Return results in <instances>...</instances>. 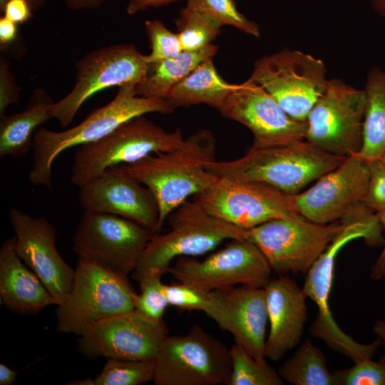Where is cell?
I'll return each instance as SVG.
<instances>
[{
	"label": "cell",
	"instance_id": "obj_15",
	"mask_svg": "<svg viewBox=\"0 0 385 385\" xmlns=\"http://www.w3.org/2000/svg\"><path fill=\"white\" fill-rule=\"evenodd\" d=\"M272 272L266 257L254 243L232 239L204 260L178 258L168 273L179 282L210 292L238 285L264 287Z\"/></svg>",
	"mask_w": 385,
	"mask_h": 385
},
{
	"label": "cell",
	"instance_id": "obj_2",
	"mask_svg": "<svg viewBox=\"0 0 385 385\" xmlns=\"http://www.w3.org/2000/svg\"><path fill=\"white\" fill-rule=\"evenodd\" d=\"M346 158L327 153L302 140L285 145L250 148L237 159L216 160L207 169L217 177L262 183L293 195L337 168Z\"/></svg>",
	"mask_w": 385,
	"mask_h": 385
},
{
	"label": "cell",
	"instance_id": "obj_4",
	"mask_svg": "<svg viewBox=\"0 0 385 385\" xmlns=\"http://www.w3.org/2000/svg\"><path fill=\"white\" fill-rule=\"evenodd\" d=\"M166 220L169 232L153 237L132 273L138 282L168 273L175 259L204 255L226 240L245 236V229L212 215L194 200L183 202Z\"/></svg>",
	"mask_w": 385,
	"mask_h": 385
},
{
	"label": "cell",
	"instance_id": "obj_48",
	"mask_svg": "<svg viewBox=\"0 0 385 385\" xmlns=\"http://www.w3.org/2000/svg\"><path fill=\"white\" fill-rule=\"evenodd\" d=\"M68 384L72 385H94V379H84L81 380L72 381L68 383Z\"/></svg>",
	"mask_w": 385,
	"mask_h": 385
},
{
	"label": "cell",
	"instance_id": "obj_33",
	"mask_svg": "<svg viewBox=\"0 0 385 385\" xmlns=\"http://www.w3.org/2000/svg\"><path fill=\"white\" fill-rule=\"evenodd\" d=\"M145 31L151 50L145 55L148 63L175 57L183 51L178 34L168 29L160 20L146 21Z\"/></svg>",
	"mask_w": 385,
	"mask_h": 385
},
{
	"label": "cell",
	"instance_id": "obj_49",
	"mask_svg": "<svg viewBox=\"0 0 385 385\" xmlns=\"http://www.w3.org/2000/svg\"><path fill=\"white\" fill-rule=\"evenodd\" d=\"M380 159L385 164V153L383 155V156Z\"/></svg>",
	"mask_w": 385,
	"mask_h": 385
},
{
	"label": "cell",
	"instance_id": "obj_25",
	"mask_svg": "<svg viewBox=\"0 0 385 385\" xmlns=\"http://www.w3.org/2000/svg\"><path fill=\"white\" fill-rule=\"evenodd\" d=\"M217 46L211 43L195 51H183L178 56L148 64L141 81L135 86L137 95L166 100L173 88L200 63L212 59Z\"/></svg>",
	"mask_w": 385,
	"mask_h": 385
},
{
	"label": "cell",
	"instance_id": "obj_10",
	"mask_svg": "<svg viewBox=\"0 0 385 385\" xmlns=\"http://www.w3.org/2000/svg\"><path fill=\"white\" fill-rule=\"evenodd\" d=\"M369 180L368 163L357 154L346 157L311 188L293 195L294 207L299 215L318 224L373 220L376 214L364 202Z\"/></svg>",
	"mask_w": 385,
	"mask_h": 385
},
{
	"label": "cell",
	"instance_id": "obj_22",
	"mask_svg": "<svg viewBox=\"0 0 385 385\" xmlns=\"http://www.w3.org/2000/svg\"><path fill=\"white\" fill-rule=\"evenodd\" d=\"M264 289L270 324L265 357L277 361L302 339L307 319V297L286 275L270 279Z\"/></svg>",
	"mask_w": 385,
	"mask_h": 385
},
{
	"label": "cell",
	"instance_id": "obj_19",
	"mask_svg": "<svg viewBox=\"0 0 385 385\" xmlns=\"http://www.w3.org/2000/svg\"><path fill=\"white\" fill-rule=\"evenodd\" d=\"M15 232L14 248L23 262L38 277L56 302L62 304L72 289L75 269L58 253L55 227L42 217L16 208L9 212Z\"/></svg>",
	"mask_w": 385,
	"mask_h": 385
},
{
	"label": "cell",
	"instance_id": "obj_39",
	"mask_svg": "<svg viewBox=\"0 0 385 385\" xmlns=\"http://www.w3.org/2000/svg\"><path fill=\"white\" fill-rule=\"evenodd\" d=\"M32 9L28 0H9L2 11L3 16L19 24L32 17Z\"/></svg>",
	"mask_w": 385,
	"mask_h": 385
},
{
	"label": "cell",
	"instance_id": "obj_1",
	"mask_svg": "<svg viewBox=\"0 0 385 385\" xmlns=\"http://www.w3.org/2000/svg\"><path fill=\"white\" fill-rule=\"evenodd\" d=\"M216 160L215 138L210 130L201 129L176 148L148 155L125 168L155 196L160 231L173 210L216 182L218 177L207 169Z\"/></svg>",
	"mask_w": 385,
	"mask_h": 385
},
{
	"label": "cell",
	"instance_id": "obj_41",
	"mask_svg": "<svg viewBox=\"0 0 385 385\" xmlns=\"http://www.w3.org/2000/svg\"><path fill=\"white\" fill-rule=\"evenodd\" d=\"M376 214L382 228L385 230V211L379 212ZM370 277L374 279L385 278V238L382 251L371 267Z\"/></svg>",
	"mask_w": 385,
	"mask_h": 385
},
{
	"label": "cell",
	"instance_id": "obj_35",
	"mask_svg": "<svg viewBox=\"0 0 385 385\" xmlns=\"http://www.w3.org/2000/svg\"><path fill=\"white\" fill-rule=\"evenodd\" d=\"M354 366L334 372L337 385H385V364L372 359L354 362Z\"/></svg>",
	"mask_w": 385,
	"mask_h": 385
},
{
	"label": "cell",
	"instance_id": "obj_20",
	"mask_svg": "<svg viewBox=\"0 0 385 385\" xmlns=\"http://www.w3.org/2000/svg\"><path fill=\"white\" fill-rule=\"evenodd\" d=\"M86 212L118 215L159 233V207L153 192L134 178L125 165L106 169L80 188L78 197Z\"/></svg>",
	"mask_w": 385,
	"mask_h": 385
},
{
	"label": "cell",
	"instance_id": "obj_27",
	"mask_svg": "<svg viewBox=\"0 0 385 385\" xmlns=\"http://www.w3.org/2000/svg\"><path fill=\"white\" fill-rule=\"evenodd\" d=\"M364 89L366 101L363 143L357 155L368 163L385 153V69L372 68Z\"/></svg>",
	"mask_w": 385,
	"mask_h": 385
},
{
	"label": "cell",
	"instance_id": "obj_21",
	"mask_svg": "<svg viewBox=\"0 0 385 385\" xmlns=\"http://www.w3.org/2000/svg\"><path fill=\"white\" fill-rule=\"evenodd\" d=\"M205 313L256 359L265 357L268 312L264 287L238 285L210 292Z\"/></svg>",
	"mask_w": 385,
	"mask_h": 385
},
{
	"label": "cell",
	"instance_id": "obj_45",
	"mask_svg": "<svg viewBox=\"0 0 385 385\" xmlns=\"http://www.w3.org/2000/svg\"><path fill=\"white\" fill-rule=\"evenodd\" d=\"M373 332L378 337L381 344L385 347V319L376 320L373 326ZM379 361L385 364V351L380 356Z\"/></svg>",
	"mask_w": 385,
	"mask_h": 385
},
{
	"label": "cell",
	"instance_id": "obj_11",
	"mask_svg": "<svg viewBox=\"0 0 385 385\" xmlns=\"http://www.w3.org/2000/svg\"><path fill=\"white\" fill-rule=\"evenodd\" d=\"M148 64L145 55L133 44H113L85 53L76 61L73 88L51 105L52 118L62 127H67L80 108L95 93L113 86H136Z\"/></svg>",
	"mask_w": 385,
	"mask_h": 385
},
{
	"label": "cell",
	"instance_id": "obj_47",
	"mask_svg": "<svg viewBox=\"0 0 385 385\" xmlns=\"http://www.w3.org/2000/svg\"><path fill=\"white\" fill-rule=\"evenodd\" d=\"M374 9L381 16H385V0H370Z\"/></svg>",
	"mask_w": 385,
	"mask_h": 385
},
{
	"label": "cell",
	"instance_id": "obj_40",
	"mask_svg": "<svg viewBox=\"0 0 385 385\" xmlns=\"http://www.w3.org/2000/svg\"><path fill=\"white\" fill-rule=\"evenodd\" d=\"M18 24L2 16L0 18V48L1 51L6 52L17 42H20L18 31Z\"/></svg>",
	"mask_w": 385,
	"mask_h": 385
},
{
	"label": "cell",
	"instance_id": "obj_16",
	"mask_svg": "<svg viewBox=\"0 0 385 385\" xmlns=\"http://www.w3.org/2000/svg\"><path fill=\"white\" fill-rule=\"evenodd\" d=\"M193 200L212 215L245 230L274 219L302 217L292 195L258 182L218 177Z\"/></svg>",
	"mask_w": 385,
	"mask_h": 385
},
{
	"label": "cell",
	"instance_id": "obj_29",
	"mask_svg": "<svg viewBox=\"0 0 385 385\" xmlns=\"http://www.w3.org/2000/svg\"><path fill=\"white\" fill-rule=\"evenodd\" d=\"M175 24L183 51H197L211 44L220 34L222 26L208 14L186 6Z\"/></svg>",
	"mask_w": 385,
	"mask_h": 385
},
{
	"label": "cell",
	"instance_id": "obj_17",
	"mask_svg": "<svg viewBox=\"0 0 385 385\" xmlns=\"http://www.w3.org/2000/svg\"><path fill=\"white\" fill-rule=\"evenodd\" d=\"M167 335L163 321H152L134 309L93 324L80 336L77 349L89 359L155 360Z\"/></svg>",
	"mask_w": 385,
	"mask_h": 385
},
{
	"label": "cell",
	"instance_id": "obj_30",
	"mask_svg": "<svg viewBox=\"0 0 385 385\" xmlns=\"http://www.w3.org/2000/svg\"><path fill=\"white\" fill-rule=\"evenodd\" d=\"M232 370L228 385H282L284 380L265 358L256 359L242 346L230 349Z\"/></svg>",
	"mask_w": 385,
	"mask_h": 385
},
{
	"label": "cell",
	"instance_id": "obj_14",
	"mask_svg": "<svg viewBox=\"0 0 385 385\" xmlns=\"http://www.w3.org/2000/svg\"><path fill=\"white\" fill-rule=\"evenodd\" d=\"M364 89L339 78L329 79L307 120L305 140L333 155L359 153L366 109Z\"/></svg>",
	"mask_w": 385,
	"mask_h": 385
},
{
	"label": "cell",
	"instance_id": "obj_8",
	"mask_svg": "<svg viewBox=\"0 0 385 385\" xmlns=\"http://www.w3.org/2000/svg\"><path fill=\"white\" fill-rule=\"evenodd\" d=\"M230 349L199 324L166 336L155 358V385H228Z\"/></svg>",
	"mask_w": 385,
	"mask_h": 385
},
{
	"label": "cell",
	"instance_id": "obj_38",
	"mask_svg": "<svg viewBox=\"0 0 385 385\" xmlns=\"http://www.w3.org/2000/svg\"><path fill=\"white\" fill-rule=\"evenodd\" d=\"M20 101V88L11 70L10 61L4 56L0 58V116L6 108Z\"/></svg>",
	"mask_w": 385,
	"mask_h": 385
},
{
	"label": "cell",
	"instance_id": "obj_43",
	"mask_svg": "<svg viewBox=\"0 0 385 385\" xmlns=\"http://www.w3.org/2000/svg\"><path fill=\"white\" fill-rule=\"evenodd\" d=\"M107 0H64L70 9L75 11L96 9L101 6Z\"/></svg>",
	"mask_w": 385,
	"mask_h": 385
},
{
	"label": "cell",
	"instance_id": "obj_12",
	"mask_svg": "<svg viewBox=\"0 0 385 385\" xmlns=\"http://www.w3.org/2000/svg\"><path fill=\"white\" fill-rule=\"evenodd\" d=\"M155 234L125 217L84 211L73 235V250L78 258L128 277Z\"/></svg>",
	"mask_w": 385,
	"mask_h": 385
},
{
	"label": "cell",
	"instance_id": "obj_3",
	"mask_svg": "<svg viewBox=\"0 0 385 385\" xmlns=\"http://www.w3.org/2000/svg\"><path fill=\"white\" fill-rule=\"evenodd\" d=\"M135 87H118L112 101L95 109L82 122L69 129L57 132L38 128L34 136L30 183L51 189L52 164L63 151L97 141L136 116L150 113H170L175 111L165 100L138 96Z\"/></svg>",
	"mask_w": 385,
	"mask_h": 385
},
{
	"label": "cell",
	"instance_id": "obj_18",
	"mask_svg": "<svg viewBox=\"0 0 385 385\" xmlns=\"http://www.w3.org/2000/svg\"><path fill=\"white\" fill-rule=\"evenodd\" d=\"M217 111L252 132V148L305 140L307 122L290 118L265 89L250 78L237 84Z\"/></svg>",
	"mask_w": 385,
	"mask_h": 385
},
{
	"label": "cell",
	"instance_id": "obj_46",
	"mask_svg": "<svg viewBox=\"0 0 385 385\" xmlns=\"http://www.w3.org/2000/svg\"><path fill=\"white\" fill-rule=\"evenodd\" d=\"M9 0H0V11ZM47 0H28L33 11L40 9Z\"/></svg>",
	"mask_w": 385,
	"mask_h": 385
},
{
	"label": "cell",
	"instance_id": "obj_9",
	"mask_svg": "<svg viewBox=\"0 0 385 385\" xmlns=\"http://www.w3.org/2000/svg\"><path fill=\"white\" fill-rule=\"evenodd\" d=\"M249 78L265 89L290 118L299 122H307L329 80L322 60L287 48L257 59Z\"/></svg>",
	"mask_w": 385,
	"mask_h": 385
},
{
	"label": "cell",
	"instance_id": "obj_6",
	"mask_svg": "<svg viewBox=\"0 0 385 385\" xmlns=\"http://www.w3.org/2000/svg\"><path fill=\"white\" fill-rule=\"evenodd\" d=\"M183 140L180 129L168 132L145 115L136 116L103 138L78 146L72 163L71 182L81 188L110 167L172 150Z\"/></svg>",
	"mask_w": 385,
	"mask_h": 385
},
{
	"label": "cell",
	"instance_id": "obj_44",
	"mask_svg": "<svg viewBox=\"0 0 385 385\" xmlns=\"http://www.w3.org/2000/svg\"><path fill=\"white\" fill-rule=\"evenodd\" d=\"M16 372L4 364H0V385H11L16 381Z\"/></svg>",
	"mask_w": 385,
	"mask_h": 385
},
{
	"label": "cell",
	"instance_id": "obj_23",
	"mask_svg": "<svg viewBox=\"0 0 385 385\" xmlns=\"http://www.w3.org/2000/svg\"><path fill=\"white\" fill-rule=\"evenodd\" d=\"M0 299L5 307L18 314H36L56 302L40 280L19 257L14 237L0 249Z\"/></svg>",
	"mask_w": 385,
	"mask_h": 385
},
{
	"label": "cell",
	"instance_id": "obj_31",
	"mask_svg": "<svg viewBox=\"0 0 385 385\" xmlns=\"http://www.w3.org/2000/svg\"><path fill=\"white\" fill-rule=\"evenodd\" d=\"M155 360L108 359L94 385H140L153 381Z\"/></svg>",
	"mask_w": 385,
	"mask_h": 385
},
{
	"label": "cell",
	"instance_id": "obj_34",
	"mask_svg": "<svg viewBox=\"0 0 385 385\" xmlns=\"http://www.w3.org/2000/svg\"><path fill=\"white\" fill-rule=\"evenodd\" d=\"M161 275H154L138 282L140 293L135 297V310L154 322H162L169 305Z\"/></svg>",
	"mask_w": 385,
	"mask_h": 385
},
{
	"label": "cell",
	"instance_id": "obj_24",
	"mask_svg": "<svg viewBox=\"0 0 385 385\" xmlns=\"http://www.w3.org/2000/svg\"><path fill=\"white\" fill-rule=\"evenodd\" d=\"M53 101L42 88L33 91L26 109L0 116V156L24 157L33 146L37 128L52 118Z\"/></svg>",
	"mask_w": 385,
	"mask_h": 385
},
{
	"label": "cell",
	"instance_id": "obj_13",
	"mask_svg": "<svg viewBox=\"0 0 385 385\" xmlns=\"http://www.w3.org/2000/svg\"><path fill=\"white\" fill-rule=\"evenodd\" d=\"M344 226L302 217L278 218L245 230V240L261 250L272 271L280 275L306 273Z\"/></svg>",
	"mask_w": 385,
	"mask_h": 385
},
{
	"label": "cell",
	"instance_id": "obj_36",
	"mask_svg": "<svg viewBox=\"0 0 385 385\" xmlns=\"http://www.w3.org/2000/svg\"><path fill=\"white\" fill-rule=\"evenodd\" d=\"M164 292L169 305L182 310L205 312L210 305V292L182 282L165 284Z\"/></svg>",
	"mask_w": 385,
	"mask_h": 385
},
{
	"label": "cell",
	"instance_id": "obj_32",
	"mask_svg": "<svg viewBox=\"0 0 385 385\" xmlns=\"http://www.w3.org/2000/svg\"><path fill=\"white\" fill-rule=\"evenodd\" d=\"M186 6L204 12L222 26L235 27L248 35L258 38V25L240 13L235 0H187Z\"/></svg>",
	"mask_w": 385,
	"mask_h": 385
},
{
	"label": "cell",
	"instance_id": "obj_7",
	"mask_svg": "<svg viewBox=\"0 0 385 385\" xmlns=\"http://www.w3.org/2000/svg\"><path fill=\"white\" fill-rule=\"evenodd\" d=\"M137 294L128 277L78 258L71 292L57 305L56 329L81 336L99 321L134 310Z\"/></svg>",
	"mask_w": 385,
	"mask_h": 385
},
{
	"label": "cell",
	"instance_id": "obj_37",
	"mask_svg": "<svg viewBox=\"0 0 385 385\" xmlns=\"http://www.w3.org/2000/svg\"><path fill=\"white\" fill-rule=\"evenodd\" d=\"M369 180L364 202L374 212L385 211V164L376 159L368 162Z\"/></svg>",
	"mask_w": 385,
	"mask_h": 385
},
{
	"label": "cell",
	"instance_id": "obj_5",
	"mask_svg": "<svg viewBox=\"0 0 385 385\" xmlns=\"http://www.w3.org/2000/svg\"><path fill=\"white\" fill-rule=\"evenodd\" d=\"M344 224L342 231L306 272L302 289L318 309L316 319L310 327L311 334L356 362L372 359L381 344L379 339L371 344L357 342L339 327L332 317L329 300L335 260L339 250L351 240L362 238L367 245L378 247L384 237L382 227L377 221L355 220Z\"/></svg>",
	"mask_w": 385,
	"mask_h": 385
},
{
	"label": "cell",
	"instance_id": "obj_42",
	"mask_svg": "<svg viewBox=\"0 0 385 385\" xmlns=\"http://www.w3.org/2000/svg\"><path fill=\"white\" fill-rule=\"evenodd\" d=\"M176 1L178 0H130L126 7V11L128 14L133 15L150 7L160 6Z\"/></svg>",
	"mask_w": 385,
	"mask_h": 385
},
{
	"label": "cell",
	"instance_id": "obj_28",
	"mask_svg": "<svg viewBox=\"0 0 385 385\" xmlns=\"http://www.w3.org/2000/svg\"><path fill=\"white\" fill-rule=\"evenodd\" d=\"M282 379L294 385H337L336 377L327 369L322 351L309 339L279 369Z\"/></svg>",
	"mask_w": 385,
	"mask_h": 385
},
{
	"label": "cell",
	"instance_id": "obj_26",
	"mask_svg": "<svg viewBox=\"0 0 385 385\" xmlns=\"http://www.w3.org/2000/svg\"><path fill=\"white\" fill-rule=\"evenodd\" d=\"M237 86L225 81L212 59H207L180 81L165 101L174 109L203 103L218 110Z\"/></svg>",
	"mask_w": 385,
	"mask_h": 385
}]
</instances>
